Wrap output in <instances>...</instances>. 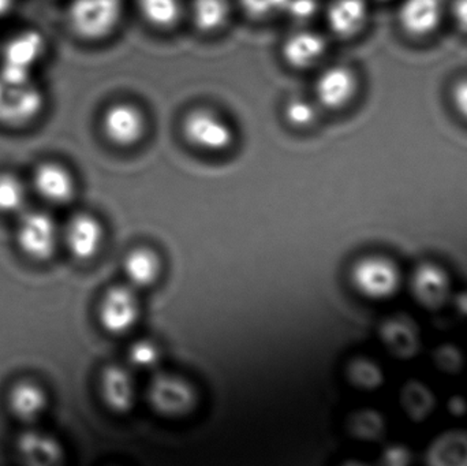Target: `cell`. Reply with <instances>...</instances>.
Masks as SVG:
<instances>
[{
    "label": "cell",
    "instance_id": "6da1fadb",
    "mask_svg": "<svg viewBox=\"0 0 467 466\" xmlns=\"http://www.w3.org/2000/svg\"><path fill=\"white\" fill-rule=\"evenodd\" d=\"M46 106L43 90L35 79H10L0 76V123L22 128L36 119Z\"/></svg>",
    "mask_w": 467,
    "mask_h": 466
},
{
    "label": "cell",
    "instance_id": "7a4b0ae2",
    "mask_svg": "<svg viewBox=\"0 0 467 466\" xmlns=\"http://www.w3.org/2000/svg\"><path fill=\"white\" fill-rule=\"evenodd\" d=\"M60 232L57 222L44 211H24L16 226V243L25 256L46 262L54 256Z\"/></svg>",
    "mask_w": 467,
    "mask_h": 466
},
{
    "label": "cell",
    "instance_id": "3957f363",
    "mask_svg": "<svg viewBox=\"0 0 467 466\" xmlns=\"http://www.w3.org/2000/svg\"><path fill=\"white\" fill-rule=\"evenodd\" d=\"M46 54V40L37 30L27 29L8 38L0 54V76L10 79H33Z\"/></svg>",
    "mask_w": 467,
    "mask_h": 466
},
{
    "label": "cell",
    "instance_id": "277c9868",
    "mask_svg": "<svg viewBox=\"0 0 467 466\" xmlns=\"http://www.w3.org/2000/svg\"><path fill=\"white\" fill-rule=\"evenodd\" d=\"M120 14V0H73L68 7V22L79 37L99 40L114 30Z\"/></svg>",
    "mask_w": 467,
    "mask_h": 466
},
{
    "label": "cell",
    "instance_id": "5b68a950",
    "mask_svg": "<svg viewBox=\"0 0 467 466\" xmlns=\"http://www.w3.org/2000/svg\"><path fill=\"white\" fill-rule=\"evenodd\" d=\"M148 402L152 409L169 419H181L197 407V393L188 380L175 375L156 377L148 388Z\"/></svg>",
    "mask_w": 467,
    "mask_h": 466
},
{
    "label": "cell",
    "instance_id": "8992f818",
    "mask_svg": "<svg viewBox=\"0 0 467 466\" xmlns=\"http://www.w3.org/2000/svg\"><path fill=\"white\" fill-rule=\"evenodd\" d=\"M182 130L192 145L210 152L227 150L233 142L229 123L210 109H196L186 115Z\"/></svg>",
    "mask_w": 467,
    "mask_h": 466
},
{
    "label": "cell",
    "instance_id": "52a82bcc",
    "mask_svg": "<svg viewBox=\"0 0 467 466\" xmlns=\"http://www.w3.org/2000/svg\"><path fill=\"white\" fill-rule=\"evenodd\" d=\"M354 286L370 298H387L400 286L398 268L383 257H367L359 260L353 268Z\"/></svg>",
    "mask_w": 467,
    "mask_h": 466
},
{
    "label": "cell",
    "instance_id": "ba28073f",
    "mask_svg": "<svg viewBox=\"0 0 467 466\" xmlns=\"http://www.w3.org/2000/svg\"><path fill=\"white\" fill-rule=\"evenodd\" d=\"M140 316V304L131 287H112L104 295L100 305V322L111 334L128 333L134 327Z\"/></svg>",
    "mask_w": 467,
    "mask_h": 466
},
{
    "label": "cell",
    "instance_id": "9c48e42d",
    "mask_svg": "<svg viewBox=\"0 0 467 466\" xmlns=\"http://www.w3.org/2000/svg\"><path fill=\"white\" fill-rule=\"evenodd\" d=\"M32 189L49 204H67L76 194V180L62 164L46 161L33 171Z\"/></svg>",
    "mask_w": 467,
    "mask_h": 466
},
{
    "label": "cell",
    "instance_id": "30bf717a",
    "mask_svg": "<svg viewBox=\"0 0 467 466\" xmlns=\"http://www.w3.org/2000/svg\"><path fill=\"white\" fill-rule=\"evenodd\" d=\"M103 131L112 144L130 147L142 139L145 131V118L141 111L131 104L118 103L104 112Z\"/></svg>",
    "mask_w": 467,
    "mask_h": 466
},
{
    "label": "cell",
    "instance_id": "8fae6325",
    "mask_svg": "<svg viewBox=\"0 0 467 466\" xmlns=\"http://www.w3.org/2000/svg\"><path fill=\"white\" fill-rule=\"evenodd\" d=\"M70 254L77 260H90L100 251L103 243V227L95 216L78 213L66 224L62 234Z\"/></svg>",
    "mask_w": 467,
    "mask_h": 466
},
{
    "label": "cell",
    "instance_id": "7c38bea8",
    "mask_svg": "<svg viewBox=\"0 0 467 466\" xmlns=\"http://www.w3.org/2000/svg\"><path fill=\"white\" fill-rule=\"evenodd\" d=\"M16 451L24 466H65V449L47 432H24L16 442Z\"/></svg>",
    "mask_w": 467,
    "mask_h": 466
},
{
    "label": "cell",
    "instance_id": "4fadbf2b",
    "mask_svg": "<svg viewBox=\"0 0 467 466\" xmlns=\"http://www.w3.org/2000/svg\"><path fill=\"white\" fill-rule=\"evenodd\" d=\"M357 89L354 74L345 67H331L318 77L316 95L327 109H340L353 98Z\"/></svg>",
    "mask_w": 467,
    "mask_h": 466
},
{
    "label": "cell",
    "instance_id": "5bb4252c",
    "mask_svg": "<svg viewBox=\"0 0 467 466\" xmlns=\"http://www.w3.org/2000/svg\"><path fill=\"white\" fill-rule=\"evenodd\" d=\"M101 396L109 409L128 413L136 402V383L130 372L122 367H109L101 377Z\"/></svg>",
    "mask_w": 467,
    "mask_h": 466
},
{
    "label": "cell",
    "instance_id": "9a60e30c",
    "mask_svg": "<svg viewBox=\"0 0 467 466\" xmlns=\"http://www.w3.org/2000/svg\"><path fill=\"white\" fill-rule=\"evenodd\" d=\"M48 405L47 393L32 380L16 383L8 393V408L24 423H33L41 418Z\"/></svg>",
    "mask_w": 467,
    "mask_h": 466
},
{
    "label": "cell",
    "instance_id": "2e32d148",
    "mask_svg": "<svg viewBox=\"0 0 467 466\" xmlns=\"http://www.w3.org/2000/svg\"><path fill=\"white\" fill-rule=\"evenodd\" d=\"M444 0H406L400 8V22L410 35L433 32L443 16Z\"/></svg>",
    "mask_w": 467,
    "mask_h": 466
},
{
    "label": "cell",
    "instance_id": "e0dca14e",
    "mask_svg": "<svg viewBox=\"0 0 467 466\" xmlns=\"http://www.w3.org/2000/svg\"><path fill=\"white\" fill-rule=\"evenodd\" d=\"M368 8L364 0H335L328 10V24L340 37H351L364 27Z\"/></svg>",
    "mask_w": 467,
    "mask_h": 466
},
{
    "label": "cell",
    "instance_id": "ac0fdd59",
    "mask_svg": "<svg viewBox=\"0 0 467 466\" xmlns=\"http://www.w3.org/2000/svg\"><path fill=\"white\" fill-rule=\"evenodd\" d=\"M449 278H447L446 273L436 265H422L414 273V295L424 305L431 306V308L443 304L449 295Z\"/></svg>",
    "mask_w": 467,
    "mask_h": 466
},
{
    "label": "cell",
    "instance_id": "d6986e66",
    "mask_svg": "<svg viewBox=\"0 0 467 466\" xmlns=\"http://www.w3.org/2000/svg\"><path fill=\"white\" fill-rule=\"evenodd\" d=\"M326 51V41L313 32H298L287 38L283 57L288 65L296 68L309 67Z\"/></svg>",
    "mask_w": 467,
    "mask_h": 466
},
{
    "label": "cell",
    "instance_id": "ffe728a7",
    "mask_svg": "<svg viewBox=\"0 0 467 466\" xmlns=\"http://www.w3.org/2000/svg\"><path fill=\"white\" fill-rule=\"evenodd\" d=\"M125 274L131 286H150L161 274V260L150 249H134L126 257Z\"/></svg>",
    "mask_w": 467,
    "mask_h": 466
},
{
    "label": "cell",
    "instance_id": "44dd1931",
    "mask_svg": "<svg viewBox=\"0 0 467 466\" xmlns=\"http://www.w3.org/2000/svg\"><path fill=\"white\" fill-rule=\"evenodd\" d=\"M431 466H467V434L454 432L439 440L431 451Z\"/></svg>",
    "mask_w": 467,
    "mask_h": 466
},
{
    "label": "cell",
    "instance_id": "7402d4cb",
    "mask_svg": "<svg viewBox=\"0 0 467 466\" xmlns=\"http://www.w3.org/2000/svg\"><path fill=\"white\" fill-rule=\"evenodd\" d=\"M29 188L26 183L11 172H0V213L13 215L24 212Z\"/></svg>",
    "mask_w": 467,
    "mask_h": 466
},
{
    "label": "cell",
    "instance_id": "603a6c76",
    "mask_svg": "<svg viewBox=\"0 0 467 466\" xmlns=\"http://www.w3.org/2000/svg\"><path fill=\"white\" fill-rule=\"evenodd\" d=\"M229 16L227 0H194L193 18L197 26L205 32H213L223 26Z\"/></svg>",
    "mask_w": 467,
    "mask_h": 466
},
{
    "label": "cell",
    "instance_id": "cb8c5ba5",
    "mask_svg": "<svg viewBox=\"0 0 467 466\" xmlns=\"http://www.w3.org/2000/svg\"><path fill=\"white\" fill-rule=\"evenodd\" d=\"M139 7L147 21L159 27H169L180 18V0H139Z\"/></svg>",
    "mask_w": 467,
    "mask_h": 466
},
{
    "label": "cell",
    "instance_id": "d4e9b609",
    "mask_svg": "<svg viewBox=\"0 0 467 466\" xmlns=\"http://www.w3.org/2000/svg\"><path fill=\"white\" fill-rule=\"evenodd\" d=\"M348 377L354 385L361 388H373L381 382L380 369L370 361H356L348 368Z\"/></svg>",
    "mask_w": 467,
    "mask_h": 466
},
{
    "label": "cell",
    "instance_id": "484cf974",
    "mask_svg": "<svg viewBox=\"0 0 467 466\" xmlns=\"http://www.w3.org/2000/svg\"><path fill=\"white\" fill-rule=\"evenodd\" d=\"M285 119L296 128L312 125L316 119L315 107L304 98H294L285 106Z\"/></svg>",
    "mask_w": 467,
    "mask_h": 466
},
{
    "label": "cell",
    "instance_id": "4316f807",
    "mask_svg": "<svg viewBox=\"0 0 467 466\" xmlns=\"http://www.w3.org/2000/svg\"><path fill=\"white\" fill-rule=\"evenodd\" d=\"M129 358L137 368L148 369L159 363L161 355H159L158 347L150 342H139L131 347Z\"/></svg>",
    "mask_w": 467,
    "mask_h": 466
},
{
    "label": "cell",
    "instance_id": "83f0119b",
    "mask_svg": "<svg viewBox=\"0 0 467 466\" xmlns=\"http://www.w3.org/2000/svg\"><path fill=\"white\" fill-rule=\"evenodd\" d=\"M244 10L253 16H268L285 11L288 0H241Z\"/></svg>",
    "mask_w": 467,
    "mask_h": 466
},
{
    "label": "cell",
    "instance_id": "f1b7e54d",
    "mask_svg": "<svg viewBox=\"0 0 467 466\" xmlns=\"http://www.w3.org/2000/svg\"><path fill=\"white\" fill-rule=\"evenodd\" d=\"M285 11H287L288 16L293 18L304 21L315 14L316 2L315 0H288Z\"/></svg>",
    "mask_w": 467,
    "mask_h": 466
},
{
    "label": "cell",
    "instance_id": "f546056e",
    "mask_svg": "<svg viewBox=\"0 0 467 466\" xmlns=\"http://www.w3.org/2000/svg\"><path fill=\"white\" fill-rule=\"evenodd\" d=\"M452 98H454L455 107H457L458 111L467 118V79L466 81H461L454 88Z\"/></svg>",
    "mask_w": 467,
    "mask_h": 466
},
{
    "label": "cell",
    "instance_id": "4dcf8cb0",
    "mask_svg": "<svg viewBox=\"0 0 467 466\" xmlns=\"http://www.w3.org/2000/svg\"><path fill=\"white\" fill-rule=\"evenodd\" d=\"M452 14H454L458 26L467 32V0H455L454 5H452Z\"/></svg>",
    "mask_w": 467,
    "mask_h": 466
},
{
    "label": "cell",
    "instance_id": "1f68e13d",
    "mask_svg": "<svg viewBox=\"0 0 467 466\" xmlns=\"http://www.w3.org/2000/svg\"><path fill=\"white\" fill-rule=\"evenodd\" d=\"M14 2H16V0H0V18H3V16L10 13Z\"/></svg>",
    "mask_w": 467,
    "mask_h": 466
},
{
    "label": "cell",
    "instance_id": "d6a6232c",
    "mask_svg": "<svg viewBox=\"0 0 467 466\" xmlns=\"http://www.w3.org/2000/svg\"><path fill=\"white\" fill-rule=\"evenodd\" d=\"M343 466H367V465L361 464V462L351 461V462H348V464H345Z\"/></svg>",
    "mask_w": 467,
    "mask_h": 466
}]
</instances>
